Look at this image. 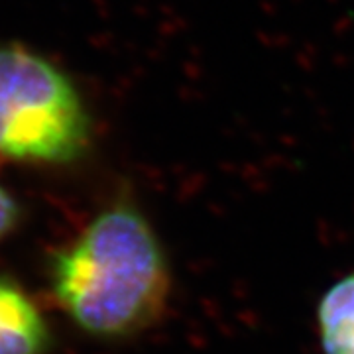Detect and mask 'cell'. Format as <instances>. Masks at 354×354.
I'll return each mask as SVG.
<instances>
[{
    "mask_svg": "<svg viewBox=\"0 0 354 354\" xmlns=\"http://www.w3.org/2000/svg\"><path fill=\"white\" fill-rule=\"evenodd\" d=\"M51 330L32 295L0 274V354H50Z\"/></svg>",
    "mask_w": 354,
    "mask_h": 354,
    "instance_id": "3957f363",
    "label": "cell"
},
{
    "mask_svg": "<svg viewBox=\"0 0 354 354\" xmlns=\"http://www.w3.org/2000/svg\"><path fill=\"white\" fill-rule=\"evenodd\" d=\"M50 290L91 339H136L164 319L174 290L167 254L130 191H118L50 262Z\"/></svg>",
    "mask_w": 354,
    "mask_h": 354,
    "instance_id": "6da1fadb",
    "label": "cell"
},
{
    "mask_svg": "<svg viewBox=\"0 0 354 354\" xmlns=\"http://www.w3.org/2000/svg\"><path fill=\"white\" fill-rule=\"evenodd\" d=\"M323 354H354V270L321 295L315 311Z\"/></svg>",
    "mask_w": 354,
    "mask_h": 354,
    "instance_id": "277c9868",
    "label": "cell"
},
{
    "mask_svg": "<svg viewBox=\"0 0 354 354\" xmlns=\"http://www.w3.org/2000/svg\"><path fill=\"white\" fill-rule=\"evenodd\" d=\"M22 221L20 203L0 185V242L8 239Z\"/></svg>",
    "mask_w": 354,
    "mask_h": 354,
    "instance_id": "5b68a950",
    "label": "cell"
},
{
    "mask_svg": "<svg viewBox=\"0 0 354 354\" xmlns=\"http://www.w3.org/2000/svg\"><path fill=\"white\" fill-rule=\"evenodd\" d=\"M91 142L93 118L75 83L36 51L0 44V160L73 164Z\"/></svg>",
    "mask_w": 354,
    "mask_h": 354,
    "instance_id": "7a4b0ae2",
    "label": "cell"
}]
</instances>
